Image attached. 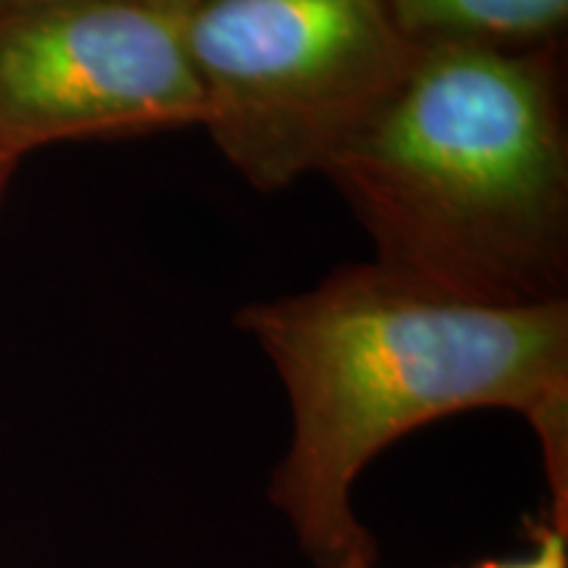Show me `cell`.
I'll return each mask as SVG.
<instances>
[{
    "label": "cell",
    "mask_w": 568,
    "mask_h": 568,
    "mask_svg": "<svg viewBox=\"0 0 568 568\" xmlns=\"http://www.w3.org/2000/svg\"><path fill=\"white\" fill-rule=\"evenodd\" d=\"M322 174L389 272L481 303L568 301L564 45H416Z\"/></svg>",
    "instance_id": "cell-2"
},
{
    "label": "cell",
    "mask_w": 568,
    "mask_h": 568,
    "mask_svg": "<svg viewBox=\"0 0 568 568\" xmlns=\"http://www.w3.org/2000/svg\"><path fill=\"white\" fill-rule=\"evenodd\" d=\"M535 552L510 560H485L471 568H568V535L548 524L535 531Z\"/></svg>",
    "instance_id": "cell-6"
},
{
    "label": "cell",
    "mask_w": 568,
    "mask_h": 568,
    "mask_svg": "<svg viewBox=\"0 0 568 568\" xmlns=\"http://www.w3.org/2000/svg\"><path fill=\"white\" fill-rule=\"evenodd\" d=\"M17 3H27V0H0V9H3V6H17ZM138 3H153V6H163V9L184 11L193 0H138Z\"/></svg>",
    "instance_id": "cell-8"
},
{
    "label": "cell",
    "mask_w": 568,
    "mask_h": 568,
    "mask_svg": "<svg viewBox=\"0 0 568 568\" xmlns=\"http://www.w3.org/2000/svg\"><path fill=\"white\" fill-rule=\"evenodd\" d=\"M17 166L19 163H13L0 155V209H3L6 195H9V187H11V180H13V172H17Z\"/></svg>",
    "instance_id": "cell-7"
},
{
    "label": "cell",
    "mask_w": 568,
    "mask_h": 568,
    "mask_svg": "<svg viewBox=\"0 0 568 568\" xmlns=\"http://www.w3.org/2000/svg\"><path fill=\"white\" fill-rule=\"evenodd\" d=\"M237 326L287 389L293 437L268 497L316 568H376L353 510L358 474L408 432L474 408L531 424L550 524L568 531V301H468L366 261L245 305Z\"/></svg>",
    "instance_id": "cell-1"
},
{
    "label": "cell",
    "mask_w": 568,
    "mask_h": 568,
    "mask_svg": "<svg viewBox=\"0 0 568 568\" xmlns=\"http://www.w3.org/2000/svg\"><path fill=\"white\" fill-rule=\"evenodd\" d=\"M182 11L138 0L0 9V155L201 126Z\"/></svg>",
    "instance_id": "cell-4"
},
{
    "label": "cell",
    "mask_w": 568,
    "mask_h": 568,
    "mask_svg": "<svg viewBox=\"0 0 568 568\" xmlns=\"http://www.w3.org/2000/svg\"><path fill=\"white\" fill-rule=\"evenodd\" d=\"M416 45H564L568 0H385Z\"/></svg>",
    "instance_id": "cell-5"
},
{
    "label": "cell",
    "mask_w": 568,
    "mask_h": 568,
    "mask_svg": "<svg viewBox=\"0 0 568 568\" xmlns=\"http://www.w3.org/2000/svg\"><path fill=\"white\" fill-rule=\"evenodd\" d=\"M182 38L201 126L261 193L322 174L416 53L385 0H193Z\"/></svg>",
    "instance_id": "cell-3"
}]
</instances>
